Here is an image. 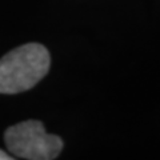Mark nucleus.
Segmentation results:
<instances>
[{"mask_svg": "<svg viewBox=\"0 0 160 160\" xmlns=\"http://www.w3.org/2000/svg\"><path fill=\"white\" fill-rule=\"evenodd\" d=\"M13 156H11V155H7L4 151H2L0 149V160H12Z\"/></svg>", "mask_w": 160, "mask_h": 160, "instance_id": "7ed1b4c3", "label": "nucleus"}, {"mask_svg": "<svg viewBox=\"0 0 160 160\" xmlns=\"http://www.w3.org/2000/svg\"><path fill=\"white\" fill-rule=\"evenodd\" d=\"M4 140L9 152L19 159L53 160L63 149V140L47 133L38 120H27L9 127Z\"/></svg>", "mask_w": 160, "mask_h": 160, "instance_id": "f03ea898", "label": "nucleus"}, {"mask_svg": "<svg viewBox=\"0 0 160 160\" xmlns=\"http://www.w3.org/2000/svg\"><path fill=\"white\" fill-rule=\"evenodd\" d=\"M51 59L42 44L29 43L0 59V93L28 91L48 73Z\"/></svg>", "mask_w": 160, "mask_h": 160, "instance_id": "f257e3e1", "label": "nucleus"}]
</instances>
